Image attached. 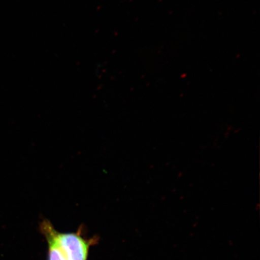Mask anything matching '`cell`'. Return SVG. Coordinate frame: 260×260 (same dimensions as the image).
Instances as JSON below:
<instances>
[{"label": "cell", "mask_w": 260, "mask_h": 260, "mask_svg": "<svg viewBox=\"0 0 260 260\" xmlns=\"http://www.w3.org/2000/svg\"><path fill=\"white\" fill-rule=\"evenodd\" d=\"M41 229L48 243V260H68L55 240L53 233L54 228L50 222L44 220L41 223Z\"/></svg>", "instance_id": "cell-2"}, {"label": "cell", "mask_w": 260, "mask_h": 260, "mask_svg": "<svg viewBox=\"0 0 260 260\" xmlns=\"http://www.w3.org/2000/svg\"><path fill=\"white\" fill-rule=\"evenodd\" d=\"M55 240L68 260H87L90 242L79 233H60L54 229Z\"/></svg>", "instance_id": "cell-1"}]
</instances>
